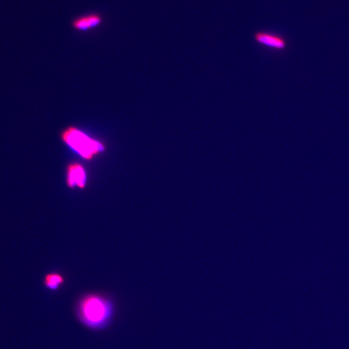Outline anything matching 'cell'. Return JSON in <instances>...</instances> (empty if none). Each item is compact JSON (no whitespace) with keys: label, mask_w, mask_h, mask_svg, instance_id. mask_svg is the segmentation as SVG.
Returning <instances> with one entry per match:
<instances>
[{"label":"cell","mask_w":349,"mask_h":349,"mask_svg":"<svg viewBox=\"0 0 349 349\" xmlns=\"http://www.w3.org/2000/svg\"><path fill=\"white\" fill-rule=\"evenodd\" d=\"M113 314V302L95 294L83 297L76 308V315L80 322L92 330H101L106 327L111 322Z\"/></svg>","instance_id":"6da1fadb"},{"label":"cell","mask_w":349,"mask_h":349,"mask_svg":"<svg viewBox=\"0 0 349 349\" xmlns=\"http://www.w3.org/2000/svg\"><path fill=\"white\" fill-rule=\"evenodd\" d=\"M60 137L63 142L86 160L91 161L105 150L103 143L91 139L86 133L72 126L63 131Z\"/></svg>","instance_id":"7a4b0ae2"},{"label":"cell","mask_w":349,"mask_h":349,"mask_svg":"<svg viewBox=\"0 0 349 349\" xmlns=\"http://www.w3.org/2000/svg\"><path fill=\"white\" fill-rule=\"evenodd\" d=\"M254 39L256 43L275 50L282 51L287 48V44L285 38L280 35L269 33V32L258 31L254 34Z\"/></svg>","instance_id":"3957f363"},{"label":"cell","mask_w":349,"mask_h":349,"mask_svg":"<svg viewBox=\"0 0 349 349\" xmlns=\"http://www.w3.org/2000/svg\"><path fill=\"white\" fill-rule=\"evenodd\" d=\"M87 175L85 168L81 164H70L67 170V183L71 188H83L86 186Z\"/></svg>","instance_id":"277c9868"},{"label":"cell","mask_w":349,"mask_h":349,"mask_svg":"<svg viewBox=\"0 0 349 349\" xmlns=\"http://www.w3.org/2000/svg\"><path fill=\"white\" fill-rule=\"evenodd\" d=\"M102 23V18L98 15H91L74 20L72 25L77 30H87L98 26Z\"/></svg>","instance_id":"5b68a950"},{"label":"cell","mask_w":349,"mask_h":349,"mask_svg":"<svg viewBox=\"0 0 349 349\" xmlns=\"http://www.w3.org/2000/svg\"><path fill=\"white\" fill-rule=\"evenodd\" d=\"M64 278L58 273H49L44 277V284L47 289L53 291L57 290L64 283Z\"/></svg>","instance_id":"8992f818"}]
</instances>
